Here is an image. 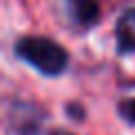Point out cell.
I'll return each mask as SVG.
<instances>
[{
  "instance_id": "1",
  "label": "cell",
  "mask_w": 135,
  "mask_h": 135,
  "mask_svg": "<svg viewBox=\"0 0 135 135\" xmlns=\"http://www.w3.org/2000/svg\"><path fill=\"white\" fill-rule=\"evenodd\" d=\"M14 50L20 61H25L27 65H32L34 70H38L41 74H47V77L63 74V70L70 63L65 47L59 45L56 41L43 38V36H23L16 41Z\"/></svg>"
},
{
  "instance_id": "2",
  "label": "cell",
  "mask_w": 135,
  "mask_h": 135,
  "mask_svg": "<svg viewBox=\"0 0 135 135\" xmlns=\"http://www.w3.org/2000/svg\"><path fill=\"white\" fill-rule=\"evenodd\" d=\"M68 7H70V18L81 29L95 27L101 18V7L97 0H68Z\"/></svg>"
},
{
  "instance_id": "3",
  "label": "cell",
  "mask_w": 135,
  "mask_h": 135,
  "mask_svg": "<svg viewBox=\"0 0 135 135\" xmlns=\"http://www.w3.org/2000/svg\"><path fill=\"white\" fill-rule=\"evenodd\" d=\"M115 36H117L119 54L135 52V9H128L119 16L117 27H115Z\"/></svg>"
},
{
  "instance_id": "4",
  "label": "cell",
  "mask_w": 135,
  "mask_h": 135,
  "mask_svg": "<svg viewBox=\"0 0 135 135\" xmlns=\"http://www.w3.org/2000/svg\"><path fill=\"white\" fill-rule=\"evenodd\" d=\"M117 113H119V117L124 122H128V124L135 126V97H131V99H122L119 106H117Z\"/></svg>"
},
{
  "instance_id": "5",
  "label": "cell",
  "mask_w": 135,
  "mask_h": 135,
  "mask_svg": "<svg viewBox=\"0 0 135 135\" xmlns=\"http://www.w3.org/2000/svg\"><path fill=\"white\" fill-rule=\"evenodd\" d=\"M50 135H74V133H70V131H63V128H56V131H52Z\"/></svg>"
}]
</instances>
